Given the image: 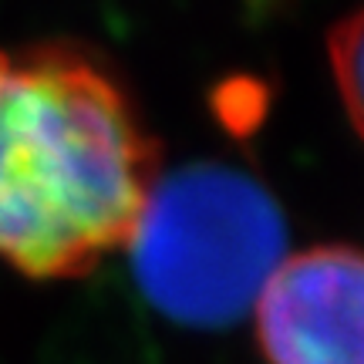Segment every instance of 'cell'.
Listing matches in <instances>:
<instances>
[{
    "label": "cell",
    "mask_w": 364,
    "mask_h": 364,
    "mask_svg": "<svg viewBox=\"0 0 364 364\" xmlns=\"http://www.w3.org/2000/svg\"><path fill=\"white\" fill-rule=\"evenodd\" d=\"M250 314L267 364H364V250L287 253Z\"/></svg>",
    "instance_id": "obj_3"
},
{
    "label": "cell",
    "mask_w": 364,
    "mask_h": 364,
    "mask_svg": "<svg viewBox=\"0 0 364 364\" xmlns=\"http://www.w3.org/2000/svg\"><path fill=\"white\" fill-rule=\"evenodd\" d=\"M159 176L132 98L88 54L0 51V263L85 277L125 250Z\"/></svg>",
    "instance_id": "obj_1"
},
{
    "label": "cell",
    "mask_w": 364,
    "mask_h": 364,
    "mask_svg": "<svg viewBox=\"0 0 364 364\" xmlns=\"http://www.w3.org/2000/svg\"><path fill=\"white\" fill-rule=\"evenodd\" d=\"M331 71L338 81L341 105L351 118L354 132L364 139V7L348 14L327 41Z\"/></svg>",
    "instance_id": "obj_4"
},
{
    "label": "cell",
    "mask_w": 364,
    "mask_h": 364,
    "mask_svg": "<svg viewBox=\"0 0 364 364\" xmlns=\"http://www.w3.org/2000/svg\"><path fill=\"white\" fill-rule=\"evenodd\" d=\"M125 253L152 311L220 331L253 311L287 257V220L250 172L199 162L159 176Z\"/></svg>",
    "instance_id": "obj_2"
}]
</instances>
